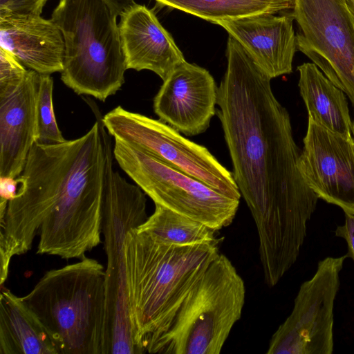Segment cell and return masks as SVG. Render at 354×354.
Here are the masks:
<instances>
[{"instance_id":"1","label":"cell","mask_w":354,"mask_h":354,"mask_svg":"<svg viewBox=\"0 0 354 354\" xmlns=\"http://www.w3.org/2000/svg\"><path fill=\"white\" fill-rule=\"evenodd\" d=\"M226 57L216 113L232 175L257 229L263 272L283 274L297 260L319 198L299 169L301 151L271 79L230 35Z\"/></svg>"},{"instance_id":"2","label":"cell","mask_w":354,"mask_h":354,"mask_svg":"<svg viewBox=\"0 0 354 354\" xmlns=\"http://www.w3.org/2000/svg\"><path fill=\"white\" fill-rule=\"evenodd\" d=\"M102 118L79 138L32 145L18 196L0 215V267L28 252L82 259L101 242L113 147Z\"/></svg>"},{"instance_id":"3","label":"cell","mask_w":354,"mask_h":354,"mask_svg":"<svg viewBox=\"0 0 354 354\" xmlns=\"http://www.w3.org/2000/svg\"><path fill=\"white\" fill-rule=\"evenodd\" d=\"M219 240L179 245L138 229L126 236L124 252L129 316L140 354L152 353L185 298L219 255Z\"/></svg>"},{"instance_id":"4","label":"cell","mask_w":354,"mask_h":354,"mask_svg":"<svg viewBox=\"0 0 354 354\" xmlns=\"http://www.w3.org/2000/svg\"><path fill=\"white\" fill-rule=\"evenodd\" d=\"M105 269L86 257L44 273L22 297L59 354H102Z\"/></svg>"},{"instance_id":"5","label":"cell","mask_w":354,"mask_h":354,"mask_svg":"<svg viewBox=\"0 0 354 354\" xmlns=\"http://www.w3.org/2000/svg\"><path fill=\"white\" fill-rule=\"evenodd\" d=\"M115 16L103 0H59L51 19L64 40L61 80L78 95L104 102L127 69Z\"/></svg>"},{"instance_id":"6","label":"cell","mask_w":354,"mask_h":354,"mask_svg":"<svg viewBox=\"0 0 354 354\" xmlns=\"http://www.w3.org/2000/svg\"><path fill=\"white\" fill-rule=\"evenodd\" d=\"M245 299L242 277L230 260L219 254L189 292L152 353H220L241 317Z\"/></svg>"},{"instance_id":"7","label":"cell","mask_w":354,"mask_h":354,"mask_svg":"<svg viewBox=\"0 0 354 354\" xmlns=\"http://www.w3.org/2000/svg\"><path fill=\"white\" fill-rule=\"evenodd\" d=\"M145 193L110 169L102 233L106 257L102 354H140L133 339L127 293L124 240L147 219Z\"/></svg>"},{"instance_id":"8","label":"cell","mask_w":354,"mask_h":354,"mask_svg":"<svg viewBox=\"0 0 354 354\" xmlns=\"http://www.w3.org/2000/svg\"><path fill=\"white\" fill-rule=\"evenodd\" d=\"M120 168L154 202L214 231L230 225L239 199L223 195L145 151L114 139Z\"/></svg>"},{"instance_id":"9","label":"cell","mask_w":354,"mask_h":354,"mask_svg":"<svg viewBox=\"0 0 354 354\" xmlns=\"http://www.w3.org/2000/svg\"><path fill=\"white\" fill-rule=\"evenodd\" d=\"M109 136L138 147L216 192L239 199L232 173L209 151L183 136L161 120H155L118 106L102 118Z\"/></svg>"},{"instance_id":"10","label":"cell","mask_w":354,"mask_h":354,"mask_svg":"<svg viewBox=\"0 0 354 354\" xmlns=\"http://www.w3.org/2000/svg\"><path fill=\"white\" fill-rule=\"evenodd\" d=\"M297 48L354 106V8L351 0H293Z\"/></svg>"},{"instance_id":"11","label":"cell","mask_w":354,"mask_h":354,"mask_svg":"<svg viewBox=\"0 0 354 354\" xmlns=\"http://www.w3.org/2000/svg\"><path fill=\"white\" fill-rule=\"evenodd\" d=\"M347 254L319 261L300 286L290 315L270 341L268 354H332L334 306Z\"/></svg>"},{"instance_id":"12","label":"cell","mask_w":354,"mask_h":354,"mask_svg":"<svg viewBox=\"0 0 354 354\" xmlns=\"http://www.w3.org/2000/svg\"><path fill=\"white\" fill-rule=\"evenodd\" d=\"M299 169L308 187L324 201L354 214V140L308 118Z\"/></svg>"},{"instance_id":"13","label":"cell","mask_w":354,"mask_h":354,"mask_svg":"<svg viewBox=\"0 0 354 354\" xmlns=\"http://www.w3.org/2000/svg\"><path fill=\"white\" fill-rule=\"evenodd\" d=\"M216 82L204 68L186 60L177 66L153 99L159 119L187 136L205 132L216 114Z\"/></svg>"},{"instance_id":"14","label":"cell","mask_w":354,"mask_h":354,"mask_svg":"<svg viewBox=\"0 0 354 354\" xmlns=\"http://www.w3.org/2000/svg\"><path fill=\"white\" fill-rule=\"evenodd\" d=\"M40 75L28 69L19 84L0 89V176H19L36 141Z\"/></svg>"},{"instance_id":"15","label":"cell","mask_w":354,"mask_h":354,"mask_svg":"<svg viewBox=\"0 0 354 354\" xmlns=\"http://www.w3.org/2000/svg\"><path fill=\"white\" fill-rule=\"evenodd\" d=\"M292 12L261 14L216 23L227 30L271 80L289 74L297 50Z\"/></svg>"},{"instance_id":"16","label":"cell","mask_w":354,"mask_h":354,"mask_svg":"<svg viewBox=\"0 0 354 354\" xmlns=\"http://www.w3.org/2000/svg\"><path fill=\"white\" fill-rule=\"evenodd\" d=\"M120 16L118 28L127 69L149 70L164 81L185 61L153 10L134 3Z\"/></svg>"},{"instance_id":"17","label":"cell","mask_w":354,"mask_h":354,"mask_svg":"<svg viewBox=\"0 0 354 354\" xmlns=\"http://www.w3.org/2000/svg\"><path fill=\"white\" fill-rule=\"evenodd\" d=\"M0 48L39 73L63 70L64 40L51 19L0 14Z\"/></svg>"},{"instance_id":"18","label":"cell","mask_w":354,"mask_h":354,"mask_svg":"<svg viewBox=\"0 0 354 354\" xmlns=\"http://www.w3.org/2000/svg\"><path fill=\"white\" fill-rule=\"evenodd\" d=\"M0 354H59L51 335L22 297L1 286Z\"/></svg>"},{"instance_id":"19","label":"cell","mask_w":354,"mask_h":354,"mask_svg":"<svg viewBox=\"0 0 354 354\" xmlns=\"http://www.w3.org/2000/svg\"><path fill=\"white\" fill-rule=\"evenodd\" d=\"M297 71L299 92L308 118L331 131L353 137V121L344 93L314 63H304Z\"/></svg>"},{"instance_id":"20","label":"cell","mask_w":354,"mask_h":354,"mask_svg":"<svg viewBox=\"0 0 354 354\" xmlns=\"http://www.w3.org/2000/svg\"><path fill=\"white\" fill-rule=\"evenodd\" d=\"M163 6L175 8L216 24L218 21L244 17L276 14L292 10L293 0H156Z\"/></svg>"},{"instance_id":"21","label":"cell","mask_w":354,"mask_h":354,"mask_svg":"<svg viewBox=\"0 0 354 354\" xmlns=\"http://www.w3.org/2000/svg\"><path fill=\"white\" fill-rule=\"evenodd\" d=\"M138 230L172 244L187 245L218 241L214 230L205 225L160 205Z\"/></svg>"},{"instance_id":"22","label":"cell","mask_w":354,"mask_h":354,"mask_svg":"<svg viewBox=\"0 0 354 354\" xmlns=\"http://www.w3.org/2000/svg\"><path fill=\"white\" fill-rule=\"evenodd\" d=\"M53 80L41 74L37 100V138L40 145L62 143L64 138L56 121L53 104Z\"/></svg>"},{"instance_id":"23","label":"cell","mask_w":354,"mask_h":354,"mask_svg":"<svg viewBox=\"0 0 354 354\" xmlns=\"http://www.w3.org/2000/svg\"><path fill=\"white\" fill-rule=\"evenodd\" d=\"M27 71L12 54L0 48V89L19 84Z\"/></svg>"},{"instance_id":"24","label":"cell","mask_w":354,"mask_h":354,"mask_svg":"<svg viewBox=\"0 0 354 354\" xmlns=\"http://www.w3.org/2000/svg\"><path fill=\"white\" fill-rule=\"evenodd\" d=\"M48 0H0V14L40 16Z\"/></svg>"},{"instance_id":"25","label":"cell","mask_w":354,"mask_h":354,"mask_svg":"<svg viewBox=\"0 0 354 354\" xmlns=\"http://www.w3.org/2000/svg\"><path fill=\"white\" fill-rule=\"evenodd\" d=\"M344 223L337 226L335 235L346 241L348 248L346 254L354 261V214L344 212Z\"/></svg>"},{"instance_id":"26","label":"cell","mask_w":354,"mask_h":354,"mask_svg":"<svg viewBox=\"0 0 354 354\" xmlns=\"http://www.w3.org/2000/svg\"><path fill=\"white\" fill-rule=\"evenodd\" d=\"M21 176L17 178L0 176V198L10 201L16 198L21 186Z\"/></svg>"},{"instance_id":"27","label":"cell","mask_w":354,"mask_h":354,"mask_svg":"<svg viewBox=\"0 0 354 354\" xmlns=\"http://www.w3.org/2000/svg\"><path fill=\"white\" fill-rule=\"evenodd\" d=\"M110 8L112 12L115 16H120V14L129 6L134 3L133 0H103Z\"/></svg>"},{"instance_id":"28","label":"cell","mask_w":354,"mask_h":354,"mask_svg":"<svg viewBox=\"0 0 354 354\" xmlns=\"http://www.w3.org/2000/svg\"><path fill=\"white\" fill-rule=\"evenodd\" d=\"M352 134H353V140H354V120L353 121Z\"/></svg>"},{"instance_id":"29","label":"cell","mask_w":354,"mask_h":354,"mask_svg":"<svg viewBox=\"0 0 354 354\" xmlns=\"http://www.w3.org/2000/svg\"><path fill=\"white\" fill-rule=\"evenodd\" d=\"M352 1V3H353V8H354V0H351Z\"/></svg>"}]
</instances>
